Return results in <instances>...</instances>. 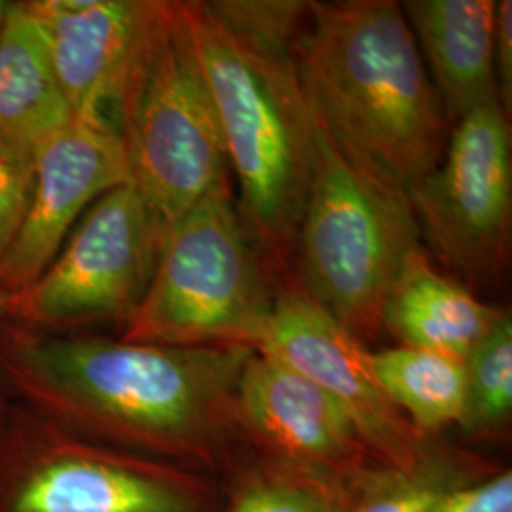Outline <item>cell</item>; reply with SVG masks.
Wrapping results in <instances>:
<instances>
[{"label": "cell", "instance_id": "3957f363", "mask_svg": "<svg viewBox=\"0 0 512 512\" xmlns=\"http://www.w3.org/2000/svg\"><path fill=\"white\" fill-rule=\"evenodd\" d=\"M181 10L217 110L239 209L277 268L293 255L315 148L298 44L239 31L207 0L181 2Z\"/></svg>", "mask_w": 512, "mask_h": 512}, {"label": "cell", "instance_id": "52a82bcc", "mask_svg": "<svg viewBox=\"0 0 512 512\" xmlns=\"http://www.w3.org/2000/svg\"><path fill=\"white\" fill-rule=\"evenodd\" d=\"M0 512H207V497L167 461L76 437L19 408L0 427Z\"/></svg>", "mask_w": 512, "mask_h": 512}, {"label": "cell", "instance_id": "4fadbf2b", "mask_svg": "<svg viewBox=\"0 0 512 512\" xmlns=\"http://www.w3.org/2000/svg\"><path fill=\"white\" fill-rule=\"evenodd\" d=\"M239 425L308 469L338 467L363 450L344 408L306 376L253 351L238 382Z\"/></svg>", "mask_w": 512, "mask_h": 512}, {"label": "cell", "instance_id": "44dd1931", "mask_svg": "<svg viewBox=\"0 0 512 512\" xmlns=\"http://www.w3.org/2000/svg\"><path fill=\"white\" fill-rule=\"evenodd\" d=\"M33 186V156L0 145V258L25 217Z\"/></svg>", "mask_w": 512, "mask_h": 512}, {"label": "cell", "instance_id": "277c9868", "mask_svg": "<svg viewBox=\"0 0 512 512\" xmlns=\"http://www.w3.org/2000/svg\"><path fill=\"white\" fill-rule=\"evenodd\" d=\"M274 268L226 177L165 230L122 340L256 349L274 308Z\"/></svg>", "mask_w": 512, "mask_h": 512}, {"label": "cell", "instance_id": "ffe728a7", "mask_svg": "<svg viewBox=\"0 0 512 512\" xmlns=\"http://www.w3.org/2000/svg\"><path fill=\"white\" fill-rule=\"evenodd\" d=\"M427 459L414 469H389L372 478L365 492L349 512H427L435 499L458 484L452 476Z\"/></svg>", "mask_w": 512, "mask_h": 512}, {"label": "cell", "instance_id": "e0dca14e", "mask_svg": "<svg viewBox=\"0 0 512 512\" xmlns=\"http://www.w3.org/2000/svg\"><path fill=\"white\" fill-rule=\"evenodd\" d=\"M370 366L385 397L418 431H439L461 421L467 391L465 361L399 346L370 353Z\"/></svg>", "mask_w": 512, "mask_h": 512}, {"label": "cell", "instance_id": "8992f818", "mask_svg": "<svg viewBox=\"0 0 512 512\" xmlns=\"http://www.w3.org/2000/svg\"><path fill=\"white\" fill-rule=\"evenodd\" d=\"M128 183L165 230L230 175L217 110L184 21L164 0L112 112Z\"/></svg>", "mask_w": 512, "mask_h": 512}, {"label": "cell", "instance_id": "30bf717a", "mask_svg": "<svg viewBox=\"0 0 512 512\" xmlns=\"http://www.w3.org/2000/svg\"><path fill=\"white\" fill-rule=\"evenodd\" d=\"M255 351L291 366L344 408L366 450L391 469L425 461L418 429L385 397L370 366V351L317 306L294 279L277 285L274 308Z\"/></svg>", "mask_w": 512, "mask_h": 512}, {"label": "cell", "instance_id": "7402d4cb", "mask_svg": "<svg viewBox=\"0 0 512 512\" xmlns=\"http://www.w3.org/2000/svg\"><path fill=\"white\" fill-rule=\"evenodd\" d=\"M427 512H512V473L503 471L475 484H454Z\"/></svg>", "mask_w": 512, "mask_h": 512}, {"label": "cell", "instance_id": "7c38bea8", "mask_svg": "<svg viewBox=\"0 0 512 512\" xmlns=\"http://www.w3.org/2000/svg\"><path fill=\"white\" fill-rule=\"evenodd\" d=\"M164 0H25L73 116L112 124Z\"/></svg>", "mask_w": 512, "mask_h": 512}, {"label": "cell", "instance_id": "ac0fdd59", "mask_svg": "<svg viewBox=\"0 0 512 512\" xmlns=\"http://www.w3.org/2000/svg\"><path fill=\"white\" fill-rule=\"evenodd\" d=\"M467 391L459 425L471 433L494 431L512 412L511 313L476 346L465 361Z\"/></svg>", "mask_w": 512, "mask_h": 512}, {"label": "cell", "instance_id": "9c48e42d", "mask_svg": "<svg viewBox=\"0 0 512 512\" xmlns=\"http://www.w3.org/2000/svg\"><path fill=\"white\" fill-rule=\"evenodd\" d=\"M408 198L421 241L454 279L467 289L499 283L512 226V131L503 107H480L454 124L440 164Z\"/></svg>", "mask_w": 512, "mask_h": 512}, {"label": "cell", "instance_id": "d4e9b609", "mask_svg": "<svg viewBox=\"0 0 512 512\" xmlns=\"http://www.w3.org/2000/svg\"><path fill=\"white\" fill-rule=\"evenodd\" d=\"M6 6H8V2H2V0H0V23H2V19H4V12H6Z\"/></svg>", "mask_w": 512, "mask_h": 512}, {"label": "cell", "instance_id": "ba28073f", "mask_svg": "<svg viewBox=\"0 0 512 512\" xmlns=\"http://www.w3.org/2000/svg\"><path fill=\"white\" fill-rule=\"evenodd\" d=\"M164 236L131 184L112 188L29 287L4 294L6 317L44 332L103 321L124 325L147 293Z\"/></svg>", "mask_w": 512, "mask_h": 512}, {"label": "cell", "instance_id": "603a6c76", "mask_svg": "<svg viewBox=\"0 0 512 512\" xmlns=\"http://www.w3.org/2000/svg\"><path fill=\"white\" fill-rule=\"evenodd\" d=\"M495 76L499 105L509 114L512 103V2L501 0L495 8Z\"/></svg>", "mask_w": 512, "mask_h": 512}, {"label": "cell", "instance_id": "cb8c5ba5", "mask_svg": "<svg viewBox=\"0 0 512 512\" xmlns=\"http://www.w3.org/2000/svg\"><path fill=\"white\" fill-rule=\"evenodd\" d=\"M4 317H6V306H4V294L0 293V327H2Z\"/></svg>", "mask_w": 512, "mask_h": 512}, {"label": "cell", "instance_id": "7a4b0ae2", "mask_svg": "<svg viewBox=\"0 0 512 512\" xmlns=\"http://www.w3.org/2000/svg\"><path fill=\"white\" fill-rule=\"evenodd\" d=\"M296 61L315 122L353 162L406 194L440 164L450 122L399 2L310 0Z\"/></svg>", "mask_w": 512, "mask_h": 512}, {"label": "cell", "instance_id": "5b68a950", "mask_svg": "<svg viewBox=\"0 0 512 512\" xmlns=\"http://www.w3.org/2000/svg\"><path fill=\"white\" fill-rule=\"evenodd\" d=\"M420 249L408 194L353 162L315 122L310 188L293 245L298 287L361 340L380 329L385 298Z\"/></svg>", "mask_w": 512, "mask_h": 512}, {"label": "cell", "instance_id": "2e32d148", "mask_svg": "<svg viewBox=\"0 0 512 512\" xmlns=\"http://www.w3.org/2000/svg\"><path fill=\"white\" fill-rule=\"evenodd\" d=\"M71 118L35 21L21 2H8L0 23V145L33 156Z\"/></svg>", "mask_w": 512, "mask_h": 512}, {"label": "cell", "instance_id": "9a60e30c", "mask_svg": "<svg viewBox=\"0 0 512 512\" xmlns=\"http://www.w3.org/2000/svg\"><path fill=\"white\" fill-rule=\"evenodd\" d=\"M505 313L480 300L458 279L439 272L420 249L406 260L387 294L380 327L408 348L467 361Z\"/></svg>", "mask_w": 512, "mask_h": 512}, {"label": "cell", "instance_id": "8fae6325", "mask_svg": "<svg viewBox=\"0 0 512 512\" xmlns=\"http://www.w3.org/2000/svg\"><path fill=\"white\" fill-rule=\"evenodd\" d=\"M122 141L107 120L73 116L33 154V186L18 234L0 258V293L29 287L103 194L128 183Z\"/></svg>", "mask_w": 512, "mask_h": 512}, {"label": "cell", "instance_id": "d6986e66", "mask_svg": "<svg viewBox=\"0 0 512 512\" xmlns=\"http://www.w3.org/2000/svg\"><path fill=\"white\" fill-rule=\"evenodd\" d=\"M230 512H344L340 495L310 473H275L251 480Z\"/></svg>", "mask_w": 512, "mask_h": 512}, {"label": "cell", "instance_id": "6da1fadb", "mask_svg": "<svg viewBox=\"0 0 512 512\" xmlns=\"http://www.w3.org/2000/svg\"><path fill=\"white\" fill-rule=\"evenodd\" d=\"M253 351L0 329L2 376L27 410L76 437L167 463L209 456L239 423V376Z\"/></svg>", "mask_w": 512, "mask_h": 512}, {"label": "cell", "instance_id": "5bb4252c", "mask_svg": "<svg viewBox=\"0 0 512 512\" xmlns=\"http://www.w3.org/2000/svg\"><path fill=\"white\" fill-rule=\"evenodd\" d=\"M401 8L450 126L499 103L495 0H406Z\"/></svg>", "mask_w": 512, "mask_h": 512}]
</instances>
